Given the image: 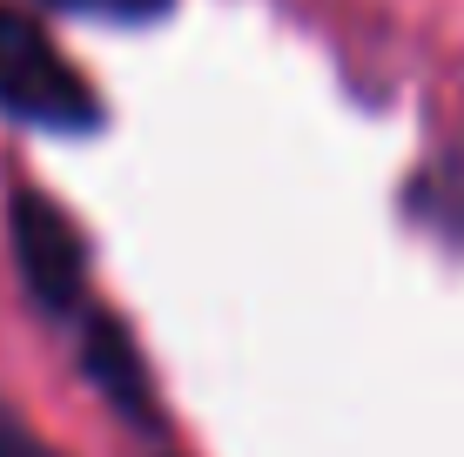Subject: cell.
<instances>
[{
  "label": "cell",
  "mask_w": 464,
  "mask_h": 457,
  "mask_svg": "<svg viewBox=\"0 0 464 457\" xmlns=\"http://www.w3.org/2000/svg\"><path fill=\"white\" fill-rule=\"evenodd\" d=\"M82 357H88V376L102 384V397L115 404L128 424H155L149 370H141L135 343H128V329H121L115 317H88V343H82Z\"/></svg>",
  "instance_id": "3"
},
{
  "label": "cell",
  "mask_w": 464,
  "mask_h": 457,
  "mask_svg": "<svg viewBox=\"0 0 464 457\" xmlns=\"http://www.w3.org/2000/svg\"><path fill=\"white\" fill-rule=\"evenodd\" d=\"M61 14H94V21H155L169 14V0H47Z\"/></svg>",
  "instance_id": "4"
},
{
  "label": "cell",
  "mask_w": 464,
  "mask_h": 457,
  "mask_svg": "<svg viewBox=\"0 0 464 457\" xmlns=\"http://www.w3.org/2000/svg\"><path fill=\"white\" fill-rule=\"evenodd\" d=\"M14 229V262H21V282L41 309H82L88 296V243L74 229V215L61 202H47L41 188H21L7 209Z\"/></svg>",
  "instance_id": "2"
},
{
  "label": "cell",
  "mask_w": 464,
  "mask_h": 457,
  "mask_svg": "<svg viewBox=\"0 0 464 457\" xmlns=\"http://www.w3.org/2000/svg\"><path fill=\"white\" fill-rule=\"evenodd\" d=\"M0 457H61L54 444H41L34 431H27L14 411H0Z\"/></svg>",
  "instance_id": "5"
},
{
  "label": "cell",
  "mask_w": 464,
  "mask_h": 457,
  "mask_svg": "<svg viewBox=\"0 0 464 457\" xmlns=\"http://www.w3.org/2000/svg\"><path fill=\"white\" fill-rule=\"evenodd\" d=\"M0 108L47 135H94L102 129V94L82 81L68 54L27 21L21 7H0Z\"/></svg>",
  "instance_id": "1"
}]
</instances>
